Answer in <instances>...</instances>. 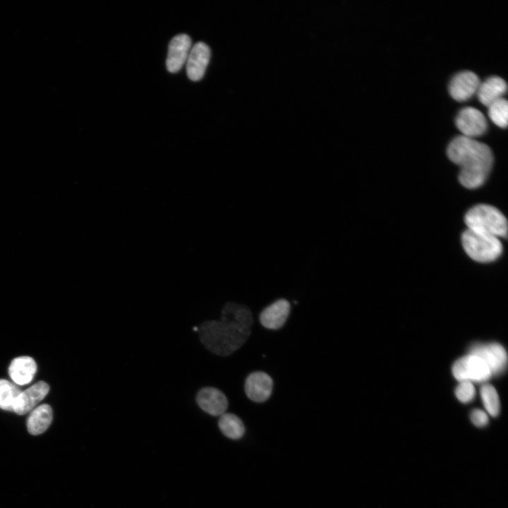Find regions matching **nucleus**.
I'll list each match as a JSON object with an SVG mask.
<instances>
[{
  "label": "nucleus",
  "mask_w": 508,
  "mask_h": 508,
  "mask_svg": "<svg viewBox=\"0 0 508 508\" xmlns=\"http://www.w3.org/2000/svg\"><path fill=\"white\" fill-rule=\"evenodd\" d=\"M192 48V41L186 34L174 36L169 42L166 66L170 73H177L186 62Z\"/></svg>",
  "instance_id": "obj_8"
},
{
  "label": "nucleus",
  "mask_w": 508,
  "mask_h": 508,
  "mask_svg": "<svg viewBox=\"0 0 508 508\" xmlns=\"http://www.w3.org/2000/svg\"><path fill=\"white\" fill-rule=\"evenodd\" d=\"M20 392L16 385L6 380H0V408L13 411L16 400Z\"/></svg>",
  "instance_id": "obj_20"
},
{
  "label": "nucleus",
  "mask_w": 508,
  "mask_h": 508,
  "mask_svg": "<svg viewBox=\"0 0 508 508\" xmlns=\"http://www.w3.org/2000/svg\"><path fill=\"white\" fill-rule=\"evenodd\" d=\"M49 387L44 381H40L20 392L16 400L13 411L18 415H24L32 411L46 397Z\"/></svg>",
  "instance_id": "obj_13"
},
{
  "label": "nucleus",
  "mask_w": 508,
  "mask_h": 508,
  "mask_svg": "<svg viewBox=\"0 0 508 508\" xmlns=\"http://www.w3.org/2000/svg\"><path fill=\"white\" fill-rule=\"evenodd\" d=\"M253 325L250 309L234 302L226 303L219 320H208L198 327L200 340L212 353L227 356L248 339Z\"/></svg>",
  "instance_id": "obj_1"
},
{
  "label": "nucleus",
  "mask_w": 508,
  "mask_h": 508,
  "mask_svg": "<svg viewBox=\"0 0 508 508\" xmlns=\"http://www.w3.org/2000/svg\"><path fill=\"white\" fill-rule=\"evenodd\" d=\"M461 242L467 255L479 262L494 261L502 252V245L499 238L468 229L462 234Z\"/></svg>",
  "instance_id": "obj_4"
},
{
  "label": "nucleus",
  "mask_w": 508,
  "mask_h": 508,
  "mask_svg": "<svg viewBox=\"0 0 508 508\" xmlns=\"http://www.w3.org/2000/svg\"><path fill=\"white\" fill-rule=\"evenodd\" d=\"M468 229L485 235L505 238L507 222L503 214L489 205H477L471 208L464 217Z\"/></svg>",
  "instance_id": "obj_3"
},
{
  "label": "nucleus",
  "mask_w": 508,
  "mask_h": 508,
  "mask_svg": "<svg viewBox=\"0 0 508 508\" xmlns=\"http://www.w3.org/2000/svg\"><path fill=\"white\" fill-rule=\"evenodd\" d=\"M447 155L459 166V180L463 186L469 189L484 183L493 163L492 152L488 145L462 135L450 142Z\"/></svg>",
  "instance_id": "obj_2"
},
{
  "label": "nucleus",
  "mask_w": 508,
  "mask_h": 508,
  "mask_svg": "<svg viewBox=\"0 0 508 508\" xmlns=\"http://www.w3.org/2000/svg\"><path fill=\"white\" fill-rule=\"evenodd\" d=\"M452 373L459 382L483 383L492 376L485 363L478 356L468 353L452 365Z\"/></svg>",
  "instance_id": "obj_5"
},
{
  "label": "nucleus",
  "mask_w": 508,
  "mask_h": 508,
  "mask_svg": "<svg viewBox=\"0 0 508 508\" xmlns=\"http://www.w3.org/2000/svg\"><path fill=\"white\" fill-rule=\"evenodd\" d=\"M480 81L478 76L471 71L456 73L449 83L450 95L456 100L464 101L476 92Z\"/></svg>",
  "instance_id": "obj_10"
},
{
  "label": "nucleus",
  "mask_w": 508,
  "mask_h": 508,
  "mask_svg": "<svg viewBox=\"0 0 508 508\" xmlns=\"http://www.w3.org/2000/svg\"><path fill=\"white\" fill-rule=\"evenodd\" d=\"M37 370L34 359L30 356H20L14 358L8 368V373L12 380L17 385L29 383Z\"/></svg>",
  "instance_id": "obj_15"
},
{
  "label": "nucleus",
  "mask_w": 508,
  "mask_h": 508,
  "mask_svg": "<svg viewBox=\"0 0 508 508\" xmlns=\"http://www.w3.org/2000/svg\"><path fill=\"white\" fill-rule=\"evenodd\" d=\"M469 353L480 358L488 365L492 375H499L507 368V353L498 343L474 344L470 347Z\"/></svg>",
  "instance_id": "obj_6"
},
{
  "label": "nucleus",
  "mask_w": 508,
  "mask_h": 508,
  "mask_svg": "<svg viewBox=\"0 0 508 508\" xmlns=\"http://www.w3.org/2000/svg\"><path fill=\"white\" fill-rule=\"evenodd\" d=\"M196 402L203 411L212 416H220L226 413L228 407L226 395L212 387L200 389L196 395Z\"/></svg>",
  "instance_id": "obj_11"
},
{
  "label": "nucleus",
  "mask_w": 508,
  "mask_h": 508,
  "mask_svg": "<svg viewBox=\"0 0 508 508\" xmlns=\"http://www.w3.org/2000/svg\"><path fill=\"white\" fill-rule=\"evenodd\" d=\"M455 395L462 403L471 401L476 396L474 385L469 382H459V384L455 389Z\"/></svg>",
  "instance_id": "obj_22"
},
{
  "label": "nucleus",
  "mask_w": 508,
  "mask_h": 508,
  "mask_svg": "<svg viewBox=\"0 0 508 508\" xmlns=\"http://www.w3.org/2000/svg\"><path fill=\"white\" fill-rule=\"evenodd\" d=\"M52 417V410L49 405L44 404L35 407L27 420L28 430L32 435L42 434L50 425Z\"/></svg>",
  "instance_id": "obj_17"
},
{
  "label": "nucleus",
  "mask_w": 508,
  "mask_h": 508,
  "mask_svg": "<svg viewBox=\"0 0 508 508\" xmlns=\"http://www.w3.org/2000/svg\"><path fill=\"white\" fill-rule=\"evenodd\" d=\"M210 58V49L204 42L195 44L186 60L187 75L193 81L200 80L204 75Z\"/></svg>",
  "instance_id": "obj_12"
},
{
  "label": "nucleus",
  "mask_w": 508,
  "mask_h": 508,
  "mask_svg": "<svg viewBox=\"0 0 508 508\" xmlns=\"http://www.w3.org/2000/svg\"><path fill=\"white\" fill-rule=\"evenodd\" d=\"M507 90V83L502 78L492 75L480 82L477 89V95L480 102L489 106L491 103L502 97Z\"/></svg>",
  "instance_id": "obj_16"
},
{
  "label": "nucleus",
  "mask_w": 508,
  "mask_h": 508,
  "mask_svg": "<svg viewBox=\"0 0 508 508\" xmlns=\"http://www.w3.org/2000/svg\"><path fill=\"white\" fill-rule=\"evenodd\" d=\"M480 394L486 413L492 417L497 416L500 411V401L495 388L491 385L483 384Z\"/></svg>",
  "instance_id": "obj_19"
},
{
  "label": "nucleus",
  "mask_w": 508,
  "mask_h": 508,
  "mask_svg": "<svg viewBox=\"0 0 508 508\" xmlns=\"http://www.w3.org/2000/svg\"><path fill=\"white\" fill-rule=\"evenodd\" d=\"M273 380L266 373L255 371L248 375L245 381V393L248 399L255 402L267 401L271 396Z\"/></svg>",
  "instance_id": "obj_9"
},
{
  "label": "nucleus",
  "mask_w": 508,
  "mask_h": 508,
  "mask_svg": "<svg viewBox=\"0 0 508 508\" xmlns=\"http://www.w3.org/2000/svg\"><path fill=\"white\" fill-rule=\"evenodd\" d=\"M455 123L462 135L474 138L483 134L488 126L483 114L473 107H465L458 112Z\"/></svg>",
  "instance_id": "obj_7"
},
{
  "label": "nucleus",
  "mask_w": 508,
  "mask_h": 508,
  "mask_svg": "<svg viewBox=\"0 0 508 508\" xmlns=\"http://www.w3.org/2000/svg\"><path fill=\"white\" fill-rule=\"evenodd\" d=\"M218 426L221 432L229 439L238 440L245 433L243 421L236 415L224 413L219 416Z\"/></svg>",
  "instance_id": "obj_18"
},
{
  "label": "nucleus",
  "mask_w": 508,
  "mask_h": 508,
  "mask_svg": "<svg viewBox=\"0 0 508 508\" xmlns=\"http://www.w3.org/2000/svg\"><path fill=\"white\" fill-rule=\"evenodd\" d=\"M290 303L284 299H279L267 306L260 314L261 325L269 329H278L285 324L290 313Z\"/></svg>",
  "instance_id": "obj_14"
},
{
  "label": "nucleus",
  "mask_w": 508,
  "mask_h": 508,
  "mask_svg": "<svg viewBox=\"0 0 508 508\" xmlns=\"http://www.w3.org/2000/svg\"><path fill=\"white\" fill-rule=\"evenodd\" d=\"M470 418L473 424L478 428L485 427L489 421L488 413L478 409L472 411Z\"/></svg>",
  "instance_id": "obj_23"
},
{
  "label": "nucleus",
  "mask_w": 508,
  "mask_h": 508,
  "mask_svg": "<svg viewBox=\"0 0 508 508\" xmlns=\"http://www.w3.org/2000/svg\"><path fill=\"white\" fill-rule=\"evenodd\" d=\"M488 107L490 119L498 126L504 128L507 125L508 104L503 97L499 98Z\"/></svg>",
  "instance_id": "obj_21"
}]
</instances>
